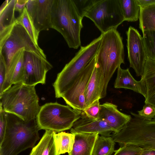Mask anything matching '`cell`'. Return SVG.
I'll list each match as a JSON object with an SVG mask.
<instances>
[{"instance_id": "obj_18", "label": "cell", "mask_w": 155, "mask_h": 155, "mask_svg": "<svg viewBox=\"0 0 155 155\" xmlns=\"http://www.w3.org/2000/svg\"><path fill=\"white\" fill-rule=\"evenodd\" d=\"M141 78L146 88L144 102L155 107V61L147 58Z\"/></svg>"}, {"instance_id": "obj_16", "label": "cell", "mask_w": 155, "mask_h": 155, "mask_svg": "<svg viewBox=\"0 0 155 155\" xmlns=\"http://www.w3.org/2000/svg\"><path fill=\"white\" fill-rule=\"evenodd\" d=\"M116 88H123L131 90L140 94L145 97L146 88L143 80L137 81L130 74L129 68L123 69L120 66L117 68V77L114 84Z\"/></svg>"}, {"instance_id": "obj_11", "label": "cell", "mask_w": 155, "mask_h": 155, "mask_svg": "<svg viewBox=\"0 0 155 155\" xmlns=\"http://www.w3.org/2000/svg\"><path fill=\"white\" fill-rule=\"evenodd\" d=\"M24 58L25 73L22 83L35 86L45 84L46 74L53 68L52 64L47 59L28 51H25Z\"/></svg>"}, {"instance_id": "obj_28", "label": "cell", "mask_w": 155, "mask_h": 155, "mask_svg": "<svg viewBox=\"0 0 155 155\" xmlns=\"http://www.w3.org/2000/svg\"><path fill=\"white\" fill-rule=\"evenodd\" d=\"M143 33V39L147 58L155 61V31H149Z\"/></svg>"}, {"instance_id": "obj_3", "label": "cell", "mask_w": 155, "mask_h": 155, "mask_svg": "<svg viewBox=\"0 0 155 155\" xmlns=\"http://www.w3.org/2000/svg\"><path fill=\"white\" fill-rule=\"evenodd\" d=\"M0 99L5 112L25 121L36 119L41 108L35 86L22 82L12 85L0 95Z\"/></svg>"}, {"instance_id": "obj_35", "label": "cell", "mask_w": 155, "mask_h": 155, "mask_svg": "<svg viewBox=\"0 0 155 155\" xmlns=\"http://www.w3.org/2000/svg\"><path fill=\"white\" fill-rule=\"evenodd\" d=\"M28 0H17L15 5V11L22 12Z\"/></svg>"}, {"instance_id": "obj_23", "label": "cell", "mask_w": 155, "mask_h": 155, "mask_svg": "<svg viewBox=\"0 0 155 155\" xmlns=\"http://www.w3.org/2000/svg\"><path fill=\"white\" fill-rule=\"evenodd\" d=\"M115 142L111 136L97 137L92 155H111L114 152Z\"/></svg>"}, {"instance_id": "obj_8", "label": "cell", "mask_w": 155, "mask_h": 155, "mask_svg": "<svg viewBox=\"0 0 155 155\" xmlns=\"http://www.w3.org/2000/svg\"><path fill=\"white\" fill-rule=\"evenodd\" d=\"M81 111L57 102L41 106L36 120L40 130L59 133L71 129L81 117Z\"/></svg>"}, {"instance_id": "obj_19", "label": "cell", "mask_w": 155, "mask_h": 155, "mask_svg": "<svg viewBox=\"0 0 155 155\" xmlns=\"http://www.w3.org/2000/svg\"><path fill=\"white\" fill-rule=\"evenodd\" d=\"M101 71L95 67L89 81L85 92L86 107L100 97L102 82Z\"/></svg>"}, {"instance_id": "obj_24", "label": "cell", "mask_w": 155, "mask_h": 155, "mask_svg": "<svg viewBox=\"0 0 155 155\" xmlns=\"http://www.w3.org/2000/svg\"><path fill=\"white\" fill-rule=\"evenodd\" d=\"M54 140L56 150L58 155L66 153H69L72 150L74 135L73 134L61 132L54 133Z\"/></svg>"}, {"instance_id": "obj_26", "label": "cell", "mask_w": 155, "mask_h": 155, "mask_svg": "<svg viewBox=\"0 0 155 155\" xmlns=\"http://www.w3.org/2000/svg\"><path fill=\"white\" fill-rule=\"evenodd\" d=\"M16 20L24 26L35 43L38 45V41L40 32L35 28L26 7Z\"/></svg>"}, {"instance_id": "obj_34", "label": "cell", "mask_w": 155, "mask_h": 155, "mask_svg": "<svg viewBox=\"0 0 155 155\" xmlns=\"http://www.w3.org/2000/svg\"><path fill=\"white\" fill-rule=\"evenodd\" d=\"M6 66L4 59L0 55V92L1 91L5 80Z\"/></svg>"}, {"instance_id": "obj_6", "label": "cell", "mask_w": 155, "mask_h": 155, "mask_svg": "<svg viewBox=\"0 0 155 155\" xmlns=\"http://www.w3.org/2000/svg\"><path fill=\"white\" fill-rule=\"evenodd\" d=\"M101 38V35L87 45L81 46L74 57L58 74L53 84L56 98L62 97L82 71L95 56Z\"/></svg>"}, {"instance_id": "obj_31", "label": "cell", "mask_w": 155, "mask_h": 155, "mask_svg": "<svg viewBox=\"0 0 155 155\" xmlns=\"http://www.w3.org/2000/svg\"><path fill=\"white\" fill-rule=\"evenodd\" d=\"M143 149L134 145L127 144L115 150L114 155H141Z\"/></svg>"}, {"instance_id": "obj_2", "label": "cell", "mask_w": 155, "mask_h": 155, "mask_svg": "<svg viewBox=\"0 0 155 155\" xmlns=\"http://www.w3.org/2000/svg\"><path fill=\"white\" fill-rule=\"evenodd\" d=\"M7 124L3 140L0 144V155H18L33 148L40 138V130L34 119L25 121L12 114L6 113Z\"/></svg>"}, {"instance_id": "obj_37", "label": "cell", "mask_w": 155, "mask_h": 155, "mask_svg": "<svg viewBox=\"0 0 155 155\" xmlns=\"http://www.w3.org/2000/svg\"><path fill=\"white\" fill-rule=\"evenodd\" d=\"M141 155H155V150H143Z\"/></svg>"}, {"instance_id": "obj_27", "label": "cell", "mask_w": 155, "mask_h": 155, "mask_svg": "<svg viewBox=\"0 0 155 155\" xmlns=\"http://www.w3.org/2000/svg\"><path fill=\"white\" fill-rule=\"evenodd\" d=\"M24 48L18 50L15 53L16 62L12 77V84L24 81L25 69L24 64Z\"/></svg>"}, {"instance_id": "obj_36", "label": "cell", "mask_w": 155, "mask_h": 155, "mask_svg": "<svg viewBox=\"0 0 155 155\" xmlns=\"http://www.w3.org/2000/svg\"><path fill=\"white\" fill-rule=\"evenodd\" d=\"M140 8H143L155 3V0H136Z\"/></svg>"}, {"instance_id": "obj_9", "label": "cell", "mask_w": 155, "mask_h": 155, "mask_svg": "<svg viewBox=\"0 0 155 155\" xmlns=\"http://www.w3.org/2000/svg\"><path fill=\"white\" fill-rule=\"evenodd\" d=\"M85 17L93 21L101 34L117 29L125 21L119 0H99Z\"/></svg>"}, {"instance_id": "obj_20", "label": "cell", "mask_w": 155, "mask_h": 155, "mask_svg": "<svg viewBox=\"0 0 155 155\" xmlns=\"http://www.w3.org/2000/svg\"><path fill=\"white\" fill-rule=\"evenodd\" d=\"M54 131L46 130L38 144L29 155H58L56 150Z\"/></svg>"}, {"instance_id": "obj_10", "label": "cell", "mask_w": 155, "mask_h": 155, "mask_svg": "<svg viewBox=\"0 0 155 155\" xmlns=\"http://www.w3.org/2000/svg\"><path fill=\"white\" fill-rule=\"evenodd\" d=\"M95 64V56L62 97L67 105L74 109L82 111L86 107L85 92Z\"/></svg>"}, {"instance_id": "obj_1", "label": "cell", "mask_w": 155, "mask_h": 155, "mask_svg": "<svg viewBox=\"0 0 155 155\" xmlns=\"http://www.w3.org/2000/svg\"><path fill=\"white\" fill-rule=\"evenodd\" d=\"M101 35L100 44L95 55V67L102 74L100 99L106 96L108 83L116 69L122 64H124L123 38L118 31L112 29Z\"/></svg>"}, {"instance_id": "obj_7", "label": "cell", "mask_w": 155, "mask_h": 155, "mask_svg": "<svg viewBox=\"0 0 155 155\" xmlns=\"http://www.w3.org/2000/svg\"><path fill=\"white\" fill-rule=\"evenodd\" d=\"M22 48L47 59L43 51L35 43L24 26L16 20L12 27L0 32V55L4 59L6 70L13 55Z\"/></svg>"}, {"instance_id": "obj_25", "label": "cell", "mask_w": 155, "mask_h": 155, "mask_svg": "<svg viewBox=\"0 0 155 155\" xmlns=\"http://www.w3.org/2000/svg\"><path fill=\"white\" fill-rule=\"evenodd\" d=\"M120 7L125 21L134 22L137 21L140 7L136 0H119Z\"/></svg>"}, {"instance_id": "obj_21", "label": "cell", "mask_w": 155, "mask_h": 155, "mask_svg": "<svg viewBox=\"0 0 155 155\" xmlns=\"http://www.w3.org/2000/svg\"><path fill=\"white\" fill-rule=\"evenodd\" d=\"M16 0H6L2 5L0 11V31L13 25L16 19L15 17V5Z\"/></svg>"}, {"instance_id": "obj_30", "label": "cell", "mask_w": 155, "mask_h": 155, "mask_svg": "<svg viewBox=\"0 0 155 155\" xmlns=\"http://www.w3.org/2000/svg\"><path fill=\"white\" fill-rule=\"evenodd\" d=\"M99 100V99L96 100L90 105L81 111V114L90 119H99L101 107Z\"/></svg>"}, {"instance_id": "obj_5", "label": "cell", "mask_w": 155, "mask_h": 155, "mask_svg": "<svg viewBox=\"0 0 155 155\" xmlns=\"http://www.w3.org/2000/svg\"><path fill=\"white\" fill-rule=\"evenodd\" d=\"M133 116L118 133L111 135L120 147L137 146L143 150H155V119L150 120L131 112Z\"/></svg>"}, {"instance_id": "obj_12", "label": "cell", "mask_w": 155, "mask_h": 155, "mask_svg": "<svg viewBox=\"0 0 155 155\" xmlns=\"http://www.w3.org/2000/svg\"><path fill=\"white\" fill-rule=\"evenodd\" d=\"M127 46L130 66L137 76L143 74L147 58L143 37L137 30L131 26L126 32Z\"/></svg>"}, {"instance_id": "obj_22", "label": "cell", "mask_w": 155, "mask_h": 155, "mask_svg": "<svg viewBox=\"0 0 155 155\" xmlns=\"http://www.w3.org/2000/svg\"><path fill=\"white\" fill-rule=\"evenodd\" d=\"M139 28L142 32L149 31H155V3L140 8Z\"/></svg>"}, {"instance_id": "obj_14", "label": "cell", "mask_w": 155, "mask_h": 155, "mask_svg": "<svg viewBox=\"0 0 155 155\" xmlns=\"http://www.w3.org/2000/svg\"><path fill=\"white\" fill-rule=\"evenodd\" d=\"M131 118L118 110L116 105L109 102L101 104L99 119L106 122L114 134L119 132Z\"/></svg>"}, {"instance_id": "obj_32", "label": "cell", "mask_w": 155, "mask_h": 155, "mask_svg": "<svg viewBox=\"0 0 155 155\" xmlns=\"http://www.w3.org/2000/svg\"><path fill=\"white\" fill-rule=\"evenodd\" d=\"M137 112L138 115L143 118L150 120L155 119V107L151 104H145L143 109Z\"/></svg>"}, {"instance_id": "obj_29", "label": "cell", "mask_w": 155, "mask_h": 155, "mask_svg": "<svg viewBox=\"0 0 155 155\" xmlns=\"http://www.w3.org/2000/svg\"><path fill=\"white\" fill-rule=\"evenodd\" d=\"M98 0H73V1L78 13L83 19L88 11Z\"/></svg>"}, {"instance_id": "obj_33", "label": "cell", "mask_w": 155, "mask_h": 155, "mask_svg": "<svg viewBox=\"0 0 155 155\" xmlns=\"http://www.w3.org/2000/svg\"><path fill=\"white\" fill-rule=\"evenodd\" d=\"M7 124L6 112L0 104V144L2 141L5 136Z\"/></svg>"}, {"instance_id": "obj_17", "label": "cell", "mask_w": 155, "mask_h": 155, "mask_svg": "<svg viewBox=\"0 0 155 155\" xmlns=\"http://www.w3.org/2000/svg\"><path fill=\"white\" fill-rule=\"evenodd\" d=\"M73 148L68 155H92L97 134L75 133Z\"/></svg>"}, {"instance_id": "obj_4", "label": "cell", "mask_w": 155, "mask_h": 155, "mask_svg": "<svg viewBox=\"0 0 155 155\" xmlns=\"http://www.w3.org/2000/svg\"><path fill=\"white\" fill-rule=\"evenodd\" d=\"M82 19L73 0H54L51 13L52 28L62 35L70 48L77 49L81 46Z\"/></svg>"}, {"instance_id": "obj_15", "label": "cell", "mask_w": 155, "mask_h": 155, "mask_svg": "<svg viewBox=\"0 0 155 155\" xmlns=\"http://www.w3.org/2000/svg\"><path fill=\"white\" fill-rule=\"evenodd\" d=\"M70 132L97 134L101 136H110L112 133H113V131L104 121L100 119H89L81 113V117L74 123Z\"/></svg>"}, {"instance_id": "obj_13", "label": "cell", "mask_w": 155, "mask_h": 155, "mask_svg": "<svg viewBox=\"0 0 155 155\" xmlns=\"http://www.w3.org/2000/svg\"><path fill=\"white\" fill-rule=\"evenodd\" d=\"M54 0H28L25 7L39 32L52 28L51 13Z\"/></svg>"}]
</instances>
